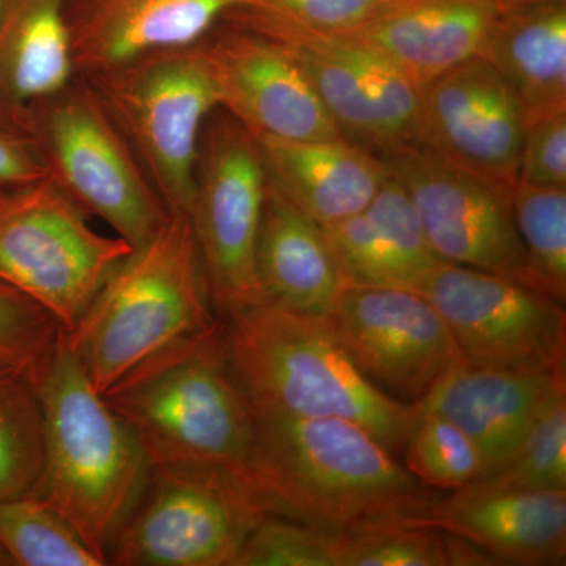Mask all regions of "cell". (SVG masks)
I'll return each mask as SVG.
<instances>
[{
	"mask_svg": "<svg viewBox=\"0 0 566 566\" xmlns=\"http://www.w3.org/2000/svg\"><path fill=\"white\" fill-rule=\"evenodd\" d=\"M241 475L270 515L333 534L405 520L433 501L375 436L338 417L255 415Z\"/></svg>",
	"mask_w": 566,
	"mask_h": 566,
	"instance_id": "cell-1",
	"label": "cell"
},
{
	"mask_svg": "<svg viewBox=\"0 0 566 566\" xmlns=\"http://www.w3.org/2000/svg\"><path fill=\"white\" fill-rule=\"evenodd\" d=\"M218 319L191 219L169 214L115 264L65 334L93 389L104 397Z\"/></svg>",
	"mask_w": 566,
	"mask_h": 566,
	"instance_id": "cell-2",
	"label": "cell"
},
{
	"mask_svg": "<svg viewBox=\"0 0 566 566\" xmlns=\"http://www.w3.org/2000/svg\"><path fill=\"white\" fill-rule=\"evenodd\" d=\"M223 323L234 374L255 415L352 420L390 452H403L419 409L371 385L326 318L264 303Z\"/></svg>",
	"mask_w": 566,
	"mask_h": 566,
	"instance_id": "cell-3",
	"label": "cell"
},
{
	"mask_svg": "<svg viewBox=\"0 0 566 566\" xmlns=\"http://www.w3.org/2000/svg\"><path fill=\"white\" fill-rule=\"evenodd\" d=\"M44 464L35 495L104 565L147 485L150 464L128 423L93 389L63 331L39 378Z\"/></svg>",
	"mask_w": 566,
	"mask_h": 566,
	"instance_id": "cell-4",
	"label": "cell"
},
{
	"mask_svg": "<svg viewBox=\"0 0 566 566\" xmlns=\"http://www.w3.org/2000/svg\"><path fill=\"white\" fill-rule=\"evenodd\" d=\"M103 398L132 428L150 468L219 465L243 474L249 463L255 415L234 374L222 318Z\"/></svg>",
	"mask_w": 566,
	"mask_h": 566,
	"instance_id": "cell-5",
	"label": "cell"
},
{
	"mask_svg": "<svg viewBox=\"0 0 566 566\" xmlns=\"http://www.w3.org/2000/svg\"><path fill=\"white\" fill-rule=\"evenodd\" d=\"M122 133L169 214L188 216L200 137L219 109L199 43L80 74Z\"/></svg>",
	"mask_w": 566,
	"mask_h": 566,
	"instance_id": "cell-6",
	"label": "cell"
},
{
	"mask_svg": "<svg viewBox=\"0 0 566 566\" xmlns=\"http://www.w3.org/2000/svg\"><path fill=\"white\" fill-rule=\"evenodd\" d=\"M21 133L48 177L132 248L145 243L169 216L128 142L82 77L35 104Z\"/></svg>",
	"mask_w": 566,
	"mask_h": 566,
	"instance_id": "cell-7",
	"label": "cell"
},
{
	"mask_svg": "<svg viewBox=\"0 0 566 566\" xmlns=\"http://www.w3.org/2000/svg\"><path fill=\"white\" fill-rule=\"evenodd\" d=\"M266 516L260 495L232 469L156 465L107 564L233 566Z\"/></svg>",
	"mask_w": 566,
	"mask_h": 566,
	"instance_id": "cell-8",
	"label": "cell"
},
{
	"mask_svg": "<svg viewBox=\"0 0 566 566\" xmlns=\"http://www.w3.org/2000/svg\"><path fill=\"white\" fill-rule=\"evenodd\" d=\"M88 218L50 177L0 188V281L43 305L66 333L133 251Z\"/></svg>",
	"mask_w": 566,
	"mask_h": 566,
	"instance_id": "cell-9",
	"label": "cell"
},
{
	"mask_svg": "<svg viewBox=\"0 0 566 566\" xmlns=\"http://www.w3.org/2000/svg\"><path fill=\"white\" fill-rule=\"evenodd\" d=\"M266 191L259 140L216 109L200 137L189 219L219 318L266 303L255 268Z\"/></svg>",
	"mask_w": 566,
	"mask_h": 566,
	"instance_id": "cell-10",
	"label": "cell"
},
{
	"mask_svg": "<svg viewBox=\"0 0 566 566\" xmlns=\"http://www.w3.org/2000/svg\"><path fill=\"white\" fill-rule=\"evenodd\" d=\"M226 18L285 44L349 144L382 161L422 142V88L363 41L345 33L305 31L240 10Z\"/></svg>",
	"mask_w": 566,
	"mask_h": 566,
	"instance_id": "cell-11",
	"label": "cell"
},
{
	"mask_svg": "<svg viewBox=\"0 0 566 566\" xmlns=\"http://www.w3.org/2000/svg\"><path fill=\"white\" fill-rule=\"evenodd\" d=\"M441 314L464 363L493 370H566L564 305L515 279L442 263L419 292Z\"/></svg>",
	"mask_w": 566,
	"mask_h": 566,
	"instance_id": "cell-12",
	"label": "cell"
},
{
	"mask_svg": "<svg viewBox=\"0 0 566 566\" xmlns=\"http://www.w3.org/2000/svg\"><path fill=\"white\" fill-rule=\"evenodd\" d=\"M382 163L411 197L424 237L442 262L534 286L513 219L512 193L465 172L422 144L394 153Z\"/></svg>",
	"mask_w": 566,
	"mask_h": 566,
	"instance_id": "cell-13",
	"label": "cell"
},
{
	"mask_svg": "<svg viewBox=\"0 0 566 566\" xmlns=\"http://www.w3.org/2000/svg\"><path fill=\"white\" fill-rule=\"evenodd\" d=\"M326 319L357 370L403 403L465 364L444 318L412 290L344 286Z\"/></svg>",
	"mask_w": 566,
	"mask_h": 566,
	"instance_id": "cell-14",
	"label": "cell"
},
{
	"mask_svg": "<svg viewBox=\"0 0 566 566\" xmlns=\"http://www.w3.org/2000/svg\"><path fill=\"white\" fill-rule=\"evenodd\" d=\"M199 46L218 92L219 109L253 136L345 140L281 41L223 18Z\"/></svg>",
	"mask_w": 566,
	"mask_h": 566,
	"instance_id": "cell-15",
	"label": "cell"
},
{
	"mask_svg": "<svg viewBox=\"0 0 566 566\" xmlns=\"http://www.w3.org/2000/svg\"><path fill=\"white\" fill-rule=\"evenodd\" d=\"M526 117L516 93L474 57L422 88V142L446 161L506 193L520 181Z\"/></svg>",
	"mask_w": 566,
	"mask_h": 566,
	"instance_id": "cell-16",
	"label": "cell"
},
{
	"mask_svg": "<svg viewBox=\"0 0 566 566\" xmlns=\"http://www.w3.org/2000/svg\"><path fill=\"white\" fill-rule=\"evenodd\" d=\"M400 523L461 536L499 565L557 566L566 560V491L472 482Z\"/></svg>",
	"mask_w": 566,
	"mask_h": 566,
	"instance_id": "cell-17",
	"label": "cell"
},
{
	"mask_svg": "<svg viewBox=\"0 0 566 566\" xmlns=\"http://www.w3.org/2000/svg\"><path fill=\"white\" fill-rule=\"evenodd\" d=\"M509 0H382L345 35L385 55L423 88L480 57Z\"/></svg>",
	"mask_w": 566,
	"mask_h": 566,
	"instance_id": "cell-18",
	"label": "cell"
},
{
	"mask_svg": "<svg viewBox=\"0 0 566 566\" xmlns=\"http://www.w3.org/2000/svg\"><path fill=\"white\" fill-rule=\"evenodd\" d=\"M240 7L241 0H69L77 76L199 43Z\"/></svg>",
	"mask_w": 566,
	"mask_h": 566,
	"instance_id": "cell-19",
	"label": "cell"
},
{
	"mask_svg": "<svg viewBox=\"0 0 566 566\" xmlns=\"http://www.w3.org/2000/svg\"><path fill=\"white\" fill-rule=\"evenodd\" d=\"M565 381V370L524 374L463 364L442 376L415 406L468 434L488 474L513 455L547 395Z\"/></svg>",
	"mask_w": 566,
	"mask_h": 566,
	"instance_id": "cell-20",
	"label": "cell"
},
{
	"mask_svg": "<svg viewBox=\"0 0 566 566\" xmlns=\"http://www.w3.org/2000/svg\"><path fill=\"white\" fill-rule=\"evenodd\" d=\"M344 286H390L419 292L441 266L411 197L387 178L364 211L322 227Z\"/></svg>",
	"mask_w": 566,
	"mask_h": 566,
	"instance_id": "cell-21",
	"label": "cell"
},
{
	"mask_svg": "<svg viewBox=\"0 0 566 566\" xmlns=\"http://www.w3.org/2000/svg\"><path fill=\"white\" fill-rule=\"evenodd\" d=\"M256 140L268 180L319 227L364 211L389 178L378 156L346 140Z\"/></svg>",
	"mask_w": 566,
	"mask_h": 566,
	"instance_id": "cell-22",
	"label": "cell"
},
{
	"mask_svg": "<svg viewBox=\"0 0 566 566\" xmlns=\"http://www.w3.org/2000/svg\"><path fill=\"white\" fill-rule=\"evenodd\" d=\"M69 0H3L0 11V126L21 133L35 104L76 80Z\"/></svg>",
	"mask_w": 566,
	"mask_h": 566,
	"instance_id": "cell-23",
	"label": "cell"
},
{
	"mask_svg": "<svg viewBox=\"0 0 566 566\" xmlns=\"http://www.w3.org/2000/svg\"><path fill=\"white\" fill-rule=\"evenodd\" d=\"M255 268L266 303L300 314L326 318L344 289L322 227L293 207L270 180Z\"/></svg>",
	"mask_w": 566,
	"mask_h": 566,
	"instance_id": "cell-24",
	"label": "cell"
},
{
	"mask_svg": "<svg viewBox=\"0 0 566 566\" xmlns=\"http://www.w3.org/2000/svg\"><path fill=\"white\" fill-rule=\"evenodd\" d=\"M480 57L516 93L526 126L566 111V0H509Z\"/></svg>",
	"mask_w": 566,
	"mask_h": 566,
	"instance_id": "cell-25",
	"label": "cell"
},
{
	"mask_svg": "<svg viewBox=\"0 0 566 566\" xmlns=\"http://www.w3.org/2000/svg\"><path fill=\"white\" fill-rule=\"evenodd\" d=\"M44 464V412L39 378L0 364V501L39 491Z\"/></svg>",
	"mask_w": 566,
	"mask_h": 566,
	"instance_id": "cell-26",
	"label": "cell"
},
{
	"mask_svg": "<svg viewBox=\"0 0 566 566\" xmlns=\"http://www.w3.org/2000/svg\"><path fill=\"white\" fill-rule=\"evenodd\" d=\"M0 545L17 566L104 565L40 495L0 501Z\"/></svg>",
	"mask_w": 566,
	"mask_h": 566,
	"instance_id": "cell-27",
	"label": "cell"
},
{
	"mask_svg": "<svg viewBox=\"0 0 566 566\" xmlns=\"http://www.w3.org/2000/svg\"><path fill=\"white\" fill-rule=\"evenodd\" d=\"M517 234L532 283L558 304L566 301V189L517 182L512 193Z\"/></svg>",
	"mask_w": 566,
	"mask_h": 566,
	"instance_id": "cell-28",
	"label": "cell"
},
{
	"mask_svg": "<svg viewBox=\"0 0 566 566\" xmlns=\"http://www.w3.org/2000/svg\"><path fill=\"white\" fill-rule=\"evenodd\" d=\"M475 482L515 490L566 491V381L547 395L513 455Z\"/></svg>",
	"mask_w": 566,
	"mask_h": 566,
	"instance_id": "cell-29",
	"label": "cell"
},
{
	"mask_svg": "<svg viewBox=\"0 0 566 566\" xmlns=\"http://www.w3.org/2000/svg\"><path fill=\"white\" fill-rule=\"evenodd\" d=\"M419 415L401 453L405 468L423 486L455 491L485 474L483 458L468 434L442 417Z\"/></svg>",
	"mask_w": 566,
	"mask_h": 566,
	"instance_id": "cell-30",
	"label": "cell"
},
{
	"mask_svg": "<svg viewBox=\"0 0 566 566\" xmlns=\"http://www.w3.org/2000/svg\"><path fill=\"white\" fill-rule=\"evenodd\" d=\"M340 566H447L441 531L381 521L342 534Z\"/></svg>",
	"mask_w": 566,
	"mask_h": 566,
	"instance_id": "cell-31",
	"label": "cell"
},
{
	"mask_svg": "<svg viewBox=\"0 0 566 566\" xmlns=\"http://www.w3.org/2000/svg\"><path fill=\"white\" fill-rule=\"evenodd\" d=\"M342 534L270 515L252 532L233 566H340Z\"/></svg>",
	"mask_w": 566,
	"mask_h": 566,
	"instance_id": "cell-32",
	"label": "cell"
},
{
	"mask_svg": "<svg viewBox=\"0 0 566 566\" xmlns=\"http://www.w3.org/2000/svg\"><path fill=\"white\" fill-rule=\"evenodd\" d=\"M63 331L43 305L0 281V364L28 368L40 378Z\"/></svg>",
	"mask_w": 566,
	"mask_h": 566,
	"instance_id": "cell-33",
	"label": "cell"
},
{
	"mask_svg": "<svg viewBox=\"0 0 566 566\" xmlns=\"http://www.w3.org/2000/svg\"><path fill=\"white\" fill-rule=\"evenodd\" d=\"M382 0H241L240 11L322 33L352 32ZM234 11V10H233Z\"/></svg>",
	"mask_w": 566,
	"mask_h": 566,
	"instance_id": "cell-34",
	"label": "cell"
},
{
	"mask_svg": "<svg viewBox=\"0 0 566 566\" xmlns=\"http://www.w3.org/2000/svg\"><path fill=\"white\" fill-rule=\"evenodd\" d=\"M517 182L566 189V111L528 123Z\"/></svg>",
	"mask_w": 566,
	"mask_h": 566,
	"instance_id": "cell-35",
	"label": "cell"
},
{
	"mask_svg": "<svg viewBox=\"0 0 566 566\" xmlns=\"http://www.w3.org/2000/svg\"><path fill=\"white\" fill-rule=\"evenodd\" d=\"M48 177L46 167L32 142L0 126V188Z\"/></svg>",
	"mask_w": 566,
	"mask_h": 566,
	"instance_id": "cell-36",
	"label": "cell"
},
{
	"mask_svg": "<svg viewBox=\"0 0 566 566\" xmlns=\"http://www.w3.org/2000/svg\"><path fill=\"white\" fill-rule=\"evenodd\" d=\"M0 566H17L14 565L13 558H11L6 547L2 545H0Z\"/></svg>",
	"mask_w": 566,
	"mask_h": 566,
	"instance_id": "cell-37",
	"label": "cell"
},
{
	"mask_svg": "<svg viewBox=\"0 0 566 566\" xmlns=\"http://www.w3.org/2000/svg\"><path fill=\"white\" fill-rule=\"evenodd\" d=\"M3 0H0V11H2Z\"/></svg>",
	"mask_w": 566,
	"mask_h": 566,
	"instance_id": "cell-38",
	"label": "cell"
}]
</instances>
